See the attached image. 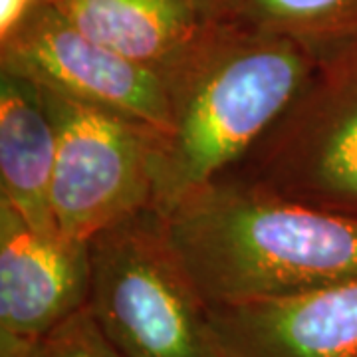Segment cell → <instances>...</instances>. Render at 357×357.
<instances>
[{
  "label": "cell",
  "instance_id": "cell-6",
  "mask_svg": "<svg viewBox=\"0 0 357 357\" xmlns=\"http://www.w3.org/2000/svg\"><path fill=\"white\" fill-rule=\"evenodd\" d=\"M0 70L131 119L159 139L171 128L165 77L86 36L48 0L0 40Z\"/></svg>",
  "mask_w": 357,
  "mask_h": 357
},
{
  "label": "cell",
  "instance_id": "cell-1",
  "mask_svg": "<svg viewBox=\"0 0 357 357\" xmlns=\"http://www.w3.org/2000/svg\"><path fill=\"white\" fill-rule=\"evenodd\" d=\"M318 54L304 42L215 20L165 74L171 128L157 141L153 211L229 173L306 84Z\"/></svg>",
  "mask_w": 357,
  "mask_h": 357
},
{
  "label": "cell",
  "instance_id": "cell-4",
  "mask_svg": "<svg viewBox=\"0 0 357 357\" xmlns=\"http://www.w3.org/2000/svg\"><path fill=\"white\" fill-rule=\"evenodd\" d=\"M316 54L288 109L225 175L357 218V34Z\"/></svg>",
  "mask_w": 357,
  "mask_h": 357
},
{
  "label": "cell",
  "instance_id": "cell-12",
  "mask_svg": "<svg viewBox=\"0 0 357 357\" xmlns=\"http://www.w3.org/2000/svg\"><path fill=\"white\" fill-rule=\"evenodd\" d=\"M0 357H123L115 347L88 306L60 321L26 351H0Z\"/></svg>",
  "mask_w": 357,
  "mask_h": 357
},
{
  "label": "cell",
  "instance_id": "cell-3",
  "mask_svg": "<svg viewBox=\"0 0 357 357\" xmlns=\"http://www.w3.org/2000/svg\"><path fill=\"white\" fill-rule=\"evenodd\" d=\"M88 248V310L121 356L220 357L208 304L157 211L102 230Z\"/></svg>",
  "mask_w": 357,
  "mask_h": 357
},
{
  "label": "cell",
  "instance_id": "cell-10",
  "mask_svg": "<svg viewBox=\"0 0 357 357\" xmlns=\"http://www.w3.org/2000/svg\"><path fill=\"white\" fill-rule=\"evenodd\" d=\"M58 131L36 82L0 70V203L32 227L58 232L50 187Z\"/></svg>",
  "mask_w": 357,
  "mask_h": 357
},
{
  "label": "cell",
  "instance_id": "cell-5",
  "mask_svg": "<svg viewBox=\"0 0 357 357\" xmlns=\"http://www.w3.org/2000/svg\"><path fill=\"white\" fill-rule=\"evenodd\" d=\"M40 88L58 131L50 187L58 232L89 243L102 230L153 208L159 135L98 105Z\"/></svg>",
  "mask_w": 357,
  "mask_h": 357
},
{
  "label": "cell",
  "instance_id": "cell-2",
  "mask_svg": "<svg viewBox=\"0 0 357 357\" xmlns=\"http://www.w3.org/2000/svg\"><path fill=\"white\" fill-rule=\"evenodd\" d=\"M178 260L208 306L357 278V218L222 175L167 213Z\"/></svg>",
  "mask_w": 357,
  "mask_h": 357
},
{
  "label": "cell",
  "instance_id": "cell-11",
  "mask_svg": "<svg viewBox=\"0 0 357 357\" xmlns=\"http://www.w3.org/2000/svg\"><path fill=\"white\" fill-rule=\"evenodd\" d=\"M217 20L282 34L319 52L357 34V0H222Z\"/></svg>",
  "mask_w": 357,
  "mask_h": 357
},
{
  "label": "cell",
  "instance_id": "cell-13",
  "mask_svg": "<svg viewBox=\"0 0 357 357\" xmlns=\"http://www.w3.org/2000/svg\"><path fill=\"white\" fill-rule=\"evenodd\" d=\"M36 4V0H0V40L13 34Z\"/></svg>",
  "mask_w": 357,
  "mask_h": 357
},
{
  "label": "cell",
  "instance_id": "cell-15",
  "mask_svg": "<svg viewBox=\"0 0 357 357\" xmlns=\"http://www.w3.org/2000/svg\"><path fill=\"white\" fill-rule=\"evenodd\" d=\"M36 2H42V0H36Z\"/></svg>",
  "mask_w": 357,
  "mask_h": 357
},
{
  "label": "cell",
  "instance_id": "cell-7",
  "mask_svg": "<svg viewBox=\"0 0 357 357\" xmlns=\"http://www.w3.org/2000/svg\"><path fill=\"white\" fill-rule=\"evenodd\" d=\"M89 248L0 203V349H30L88 306Z\"/></svg>",
  "mask_w": 357,
  "mask_h": 357
},
{
  "label": "cell",
  "instance_id": "cell-14",
  "mask_svg": "<svg viewBox=\"0 0 357 357\" xmlns=\"http://www.w3.org/2000/svg\"><path fill=\"white\" fill-rule=\"evenodd\" d=\"M204 6H206V10L213 14V18L217 20L218 10H220V4H222V0H203Z\"/></svg>",
  "mask_w": 357,
  "mask_h": 357
},
{
  "label": "cell",
  "instance_id": "cell-9",
  "mask_svg": "<svg viewBox=\"0 0 357 357\" xmlns=\"http://www.w3.org/2000/svg\"><path fill=\"white\" fill-rule=\"evenodd\" d=\"M105 48L165 77L215 22L203 0H48Z\"/></svg>",
  "mask_w": 357,
  "mask_h": 357
},
{
  "label": "cell",
  "instance_id": "cell-8",
  "mask_svg": "<svg viewBox=\"0 0 357 357\" xmlns=\"http://www.w3.org/2000/svg\"><path fill=\"white\" fill-rule=\"evenodd\" d=\"M208 316L220 357H357V278Z\"/></svg>",
  "mask_w": 357,
  "mask_h": 357
}]
</instances>
